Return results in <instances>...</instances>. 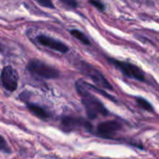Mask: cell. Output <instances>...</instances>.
I'll return each mask as SVG.
<instances>
[{
  "label": "cell",
  "mask_w": 159,
  "mask_h": 159,
  "mask_svg": "<svg viewBox=\"0 0 159 159\" xmlns=\"http://www.w3.org/2000/svg\"><path fill=\"white\" fill-rule=\"evenodd\" d=\"M40 6L45 7H49V8H55L53 3L50 0H37L36 1Z\"/></svg>",
  "instance_id": "5bb4252c"
},
{
  "label": "cell",
  "mask_w": 159,
  "mask_h": 159,
  "mask_svg": "<svg viewBox=\"0 0 159 159\" xmlns=\"http://www.w3.org/2000/svg\"><path fill=\"white\" fill-rule=\"evenodd\" d=\"M27 69L32 75L42 79H55L60 76V71L58 69L36 59L31 60L28 62Z\"/></svg>",
  "instance_id": "7a4b0ae2"
},
{
  "label": "cell",
  "mask_w": 159,
  "mask_h": 159,
  "mask_svg": "<svg viewBox=\"0 0 159 159\" xmlns=\"http://www.w3.org/2000/svg\"><path fill=\"white\" fill-rule=\"evenodd\" d=\"M37 43H39L43 47H47L50 49L56 50L60 53H67L69 51V48L61 41L55 39L47 34H38L35 37Z\"/></svg>",
  "instance_id": "ba28073f"
},
{
  "label": "cell",
  "mask_w": 159,
  "mask_h": 159,
  "mask_svg": "<svg viewBox=\"0 0 159 159\" xmlns=\"http://www.w3.org/2000/svg\"><path fill=\"white\" fill-rule=\"evenodd\" d=\"M122 124L116 120L102 122L97 127V135L104 139H113L114 135L122 129Z\"/></svg>",
  "instance_id": "52a82bcc"
},
{
  "label": "cell",
  "mask_w": 159,
  "mask_h": 159,
  "mask_svg": "<svg viewBox=\"0 0 159 159\" xmlns=\"http://www.w3.org/2000/svg\"><path fill=\"white\" fill-rule=\"evenodd\" d=\"M84 85H85V88H86L89 91L93 90V91H95V92H97V93H99V94L104 96L105 98L109 99V100L112 101V102H116V98H114L112 95H110L109 93H107V92L104 91L103 89H101L100 88H98V87H96V86H94V85H91V84H89V83H88V82H86V81H84Z\"/></svg>",
  "instance_id": "30bf717a"
},
{
  "label": "cell",
  "mask_w": 159,
  "mask_h": 159,
  "mask_svg": "<svg viewBox=\"0 0 159 159\" xmlns=\"http://www.w3.org/2000/svg\"><path fill=\"white\" fill-rule=\"evenodd\" d=\"M61 3H63L67 6H70L72 7H75L78 5L76 1H73V0H61Z\"/></svg>",
  "instance_id": "2e32d148"
},
{
  "label": "cell",
  "mask_w": 159,
  "mask_h": 159,
  "mask_svg": "<svg viewBox=\"0 0 159 159\" xmlns=\"http://www.w3.org/2000/svg\"><path fill=\"white\" fill-rule=\"evenodd\" d=\"M0 151L6 154H10L11 153V149L9 147V145L7 144V141L5 140V138L3 136L0 135Z\"/></svg>",
  "instance_id": "4fadbf2b"
},
{
  "label": "cell",
  "mask_w": 159,
  "mask_h": 159,
  "mask_svg": "<svg viewBox=\"0 0 159 159\" xmlns=\"http://www.w3.org/2000/svg\"><path fill=\"white\" fill-rule=\"evenodd\" d=\"M70 34L75 37L77 40H79L80 42H82L84 45H87V46H89L90 45V41L89 39L85 35L84 33H82L81 31L77 30V29H73V30H70Z\"/></svg>",
  "instance_id": "8fae6325"
},
{
  "label": "cell",
  "mask_w": 159,
  "mask_h": 159,
  "mask_svg": "<svg viewBox=\"0 0 159 159\" xmlns=\"http://www.w3.org/2000/svg\"><path fill=\"white\" fill-rule=\"evenodd\" d=\"M61 129L66 132H72L75 130H86L92 131V125L84 118L81 117H73V116H63L61 120Z\"/></svg>",
  "instance_id": "5b68a950"
},
{
  "label": "cell",
  "mask_w": 159,
  "mask_h": 159,
  "mask_svg": "<svg viewBox=\"0 0 159 159\" xmlns=\"http://www.w3.org/2000/svg\"><path fill=\"white\" fill-rule=\"evenodd\" d=\"M26 102V105H27V108L30 110V112L35 116L36 117L42 119V120H48L49 118V114L48 112L44 109L42 106L40 105H37L35 103H32V102Z\"/></svg>",
  "instance_id": "9c48e42d"
},
{
  "label": "cell",
  "mask_w": 159,
  "mask_h": 159,
  "mask_svg": "<svg viewBox=\"0 0 159 159\" xmlns=\"http://www.w3.org/2000/svg\"><path fill=\"white\" fill-rule=\"evenodd\" d=\"M1 82L3 87L8 91H15L18 88L19 75L17 71L11 66H6L1 71Z\"/></svg>",
  "instance_id": "8992f818"
},
{
  "label": "cell",
  "mask_w": 159,
  "mask_h": 159,
  "mask_svg": "<svg viewBox=\"0 0 159 159\" xmlns=\"http://www.w3.org/2000/svg\"><path fill=\"white\" fill-rule=\"evenodd\" d=\"M89 4H91L92 6H94L97 9L101 10V11H103L105 9V6L103 3L100 2V1H89Z\"/></svg>",
  "instance_id": "9a60e30c"
},
{
  "label": "cell",
  "mask_w": 159,
  "mask_h": 159,
  "mask_svg": "<svg viewBox=\"0 0 159 159\" xmlns=\"http://www.w3.org/2000/svg\"><path fill=\"white\" fill-rule=\"evenodd\" d=\"M108 61L114 65L116 69H118L124 75L129 77L131 79L139 80L142 82L145 81V75L142 69H140L137 65L130 63L129 61H121L116 59L107 58Z\"/></svg>",
  "instance_id": "277c9868"
},
{
  "label": "cell",
  "mask_w": 159,
  "mask_h": 159,
  "mask_svg": "<svg viewBox=\"0 0 159 159\" xmlns=\"http://www.w3.org/2000/svg\"><path fill=\"white\" fill-rule=\"evenodd\" d=\"M79 69V71L84 74L86 76L89 77L90 79H92V81L98 86V88L104 89H108V90H112L113 89V86L110 84V82L105 78V76L102 75V73L101 71H99L97 68H95L94 66H92L91 64L86 62V61H79L77 64V67Z\"/></svg>",
  "instance_id": "3957f363"
},
{
  "label": "cell",
  "mask_w": 159,
  "mask_h": 159,
  "mask_svg": "<svg viewBox=\"0 0 159 159\" xmlns=\"http://www.w3.org/2000/svg\"><path fill=\"white\" fill-rule=\"evenodd\" d=\"M75 89L78 94L81 96L82 103L89 119H95L99 116H106L109 115V111L103 105V103L85 88L83 79H79L75 82Z\"/></svg>",
  "instance_id": "6da1fadb"
},
{
  "label": "cell",
  "mask_w": 159,
  "mask_h": 159,
  "mask_svg": "<svg viewBox=\"0 0 159 159\" xmlns=\"http://www.w3.org/2000/svg\"><path fill=\"white\" fill-rule=\"evenodd\" d=\"M135 100H136V102H137L138 106L141 107L142 109H143L145 111H148L150 113H154L155 112V109L152 106V104L148 101H146L145 99H143L142 97H136Z\"/></svg>",
  "instance_id": "7c38bea8"
}]
</instances>
